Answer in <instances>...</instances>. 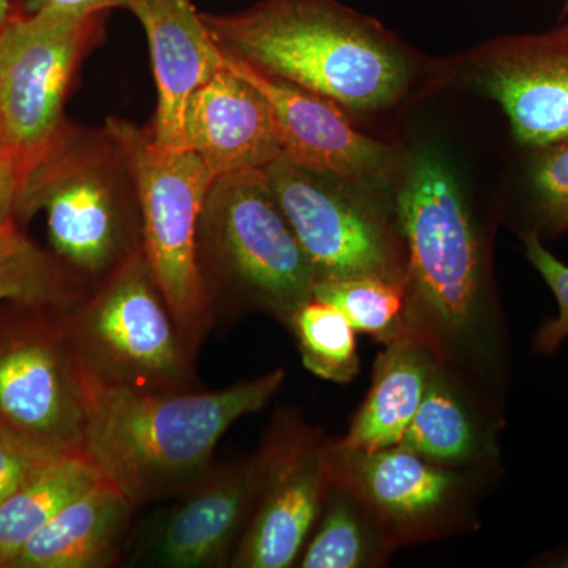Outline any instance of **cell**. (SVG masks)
<instances>
[{"label": "cell", "instance_id": "e0dca14e", "mask_svg": "<svg viewBox=\"0 0 568 568\" xmlns=\"http://www.w3.org/2000/svg\"><path fill=\"white\" fill-rule=\"evenodd\" d=\"M148 36L159 103L151 130L168 149H186L183 114L197 88L224 65V52L213 39L203 13L192 0H125Z\"/></svg>", "mask_w": 568, "mask_h": 568}, {"label": "cell", "instance_id": "ac0fdd59", "mask_svg": "<svg viewBox=\"0 0 568 568\" xmlns=\"http://www.w3.org/2000/svg\"><path fill=\"white\" fill-rule=\"evenodd\" d=\"M134 508L104 478L29 538L10 568L110 567L121 555Z\"/></svg>", "mask_w": 568, "mask_h": 568}, {"label": "cell", "instance_id": "52a82bcc", "mask_svg": "<svg viewBox=\"0 0 568 568\" xmlns=\"http://www.w3.org/2000/svg\"><path fill=\"white\" fill-rule=\"evenodd\" d=\"M106 132L132 174L142 250L186 343L197 355L215 323L197 264V224L215 179L196 153L163 148L151 130L108 119Z\"/></svg>", "mask_w": 568, "mask_h": 568}, {"label": "cell", "instance_id": "3957f363", "mask_svg": "<svg viewBox=\"0 0 568 568\" xmlns=\"http://www.w3.org/2000/svg\"><path fill=\"white\" fill-rule=\"evenodd\" d=\"M39 211L55 254L84 280L100 282L142 248L132 174L106 129L97 136L65 123L21 181L14 216Z\"/></svg>", "mask_w": 568, "mask_h": 568}, {"label": "cell", "instance_id": "7c38bea8", "mask_svg": "<svg viewBox=\"0 0 568 568\" xmlns=\"http://www.w3.org/2000/svg\"><path fill=\"white\" fill-rule=\"evenodd\" d=\"M462 67L466 80L503 108L521 148L568 138V14L549 31L477 44Z\"/></svg>", "mask_w": 568, "mask_h": 568}, {"label": "cell", "instance_id": "6da1fadb", "mask_svg": "<svg viewBox=\"0 0 568 568\" xmlns=\"http://www.w3.org/2000/svg\"><path fill=\"white\" fill-rule=\"evenodd\" d=\"M284 379L278 368L220 390L193 392L106 386L84 377L81 446L134 507L178 496L212 469L224 433L263 410Z\"/></svg>", "mask_w": 568, "mask_h": 568}, {"label": "cell", "instance_id": "4fadbf2b", "mask_svg": "<svg viewBox=\"0 0 568 568\" xmlns=\"http://www.w3.org/2000/svg\"><path fill=\"white\" fill-rule=\"evenodd\" d=\"M261 459L212 467L149 530L136 562L163 568L230 567L261 485Z\"/></svg>", "mask_w": 568, "mask_h": 568}, {"label": "cell", "instance_id": "7a4b0ae2", "mask_svg": "<svg viewBox=\"0 0 568 568\" xmlns=\"http://www.w3.org/2000/svg\"><path fill=\"white\" fill-rule=\"evenodd\" d=\"M203 18L224 54L349 112L387 110L413 81L406 44L338 0H263L239 13Z\"/></svg>", "mask_w": 568, "mask_h": 568}, {"label": "cell", "instance_id": "d4e9b609", "mask_svg": "<svg viewBox=\"0 0 568 568\" xmlns=\"http://www.w3.org/2000/svg\"><path fill=\"white\" fill-rule=\"evenodd\" d=\"M286 324L297 339L302 364L312 375L335 384L351 383L357 376V332L334 305L312 297Z\"/></svg>", "mask_w": 568, "mask_h": 568}, {"label": "cell", "instance_id": "83f0119b", "mask_svg": "<svg viewBox=\"0 0 568 568\" xmlns=\"http://www.w3.org/2000/svg\"><path fill=\"white\" fill-rule=\"evenodd\" d=\"M61 452L0 424V506L44 463Z\"/></svg>", "mask_w": 568, "mask_h": 568}, {"label": "cell", "instance_id": "8992f818", "mask_svg": "<svg viewBox=\"0 0 568 568\" xmlns=\"http://www.w3.org/2000/svg\"><path fill=\"white\" fill-rule=\"evenodd\" d=\"M82 376L115 387L189 390L196 354L138 250L63 315Z\"/></svg>", "mask_w": 568, "mask_h": 568}, {"label": "cell", "instance_id": "9a60e30c", "mask_svg": "<svg viewBox=\"0 0 568 568\" xmlns=\"http://www.w3.org/2000/svg\"><path fill=\"white\" fill-rule=\"evenodd\" d=\"M332 484L346 489L384 528L410 532L429 525L450 506L459 477L399 446L345 450L324 446Z\"/></svg>", "mask_w": 568, "mask_h": 568}, {"label": "cell", "instance_id": "44dd1931", "mask_svg": "<svg viewBox=\"0 0 568 568\" xmlns=\"http://www.w3.org/2000/svg\"><path fill=\"white\" fill-rule=\"evenodd\" d=\"M85 282L29 241L17 222L0 234V310L71 308L89 294Z\"/></svg>", "mask_w": 568, "mask_h": 568}, {"label": "cell", "instance_id": "9c48e42d", "mask_svg": "<svg viewBox=\"0 0 568 568\" xmlns=\"http://www.w3.org/2000/svg\"><path fill=\"white\" fill-rule=\"evenodd\" d=\"M67 310L17 306L0 316V424L59 450L81 446L85 425L84 377L67 338Z\"/></svg>", "mask_w": 568, "mask_h": 568}, {"label": "cell", "instance_id": "4316f807", "mask_svg": "<svg viewBox=\"0 0 568 568\" xmlns=\"http://www.w3.org/2000/svg\"><path fill=\"white\" fill-rule=\"evenodd\" d=\"M521 242L529 263L558 302V316L540 325L534 342L538 353L551 354L568 338V265L549 252L537 231H523Z\"/></svg>", "mask_w": 568, "mask_h": 568}, {"label": "cell", "instance_id": "277c9868", "mask_svg": "<svg viewBox=\"0 0 568 568\" xmlns=\"http://www.w3.org/2000/svg\"><path fill=\"white\" fill-rule=\"evenodd\" d=\"M197 264L213 315L257 308L286 324L316 284L265 170L213 181L197 224Z\"/></svg>", "mask_w": 568, "mask_h": 568}, {"label": "cell", "instance_id": "484cf974", "mask_svg": "<svg viewBox=\"0 0 568 568\" xmlns=\"http://www.w3.org/2000/svg\"><path fill=\"white\" fill-rule=\"evenodd\" d=\"M526 181L538 234L568 231V138L544 148L528 149Z\"/></svg>", "mask_w": 568, "mask_h": 568}, {"label": "cell", "instance_id": "603a6c76", "mask_svg": "<svg viewBox=\"0 0 568 568\" xmlns=\"http://www.w3.org/2000/svg\"><path fill=\"white\" fill-rule=\"evenodd\" d=\"M313 297L334 305L355 332L369 335L383 345L410 334L403 280L384 276L325 280L316 282Z\"/></svg>", "mask_w": 568, "mask_h": 568}, {"label": "cell", "instance_id": "30bf717a", "mask_svg": "<svg viewBox=\"0 0 568 568\" xmlns=\"http://www.w3.org/2000/svg\"><path fill=\"white\" fill-rule=\"evenodd\" d=\"M265 173L316 282L355 276L405 282V263L394 235L379 213L347 192L349 183L313 173L286 156L268 164Z\"/></svg>", "mask_w": 568, "mask_h": 568}, {"label": "cell", "instance_id": "f1b7e54d", "mask_svg": "<svg viewBox=\"0 0 568 568\" xmlns=\"http://www.w3.org/2000/svg\"><path fill=\"white\" fill-rule=\"evenodd\" d=\"M21 170L17 160L7 149L0 148V234L17 222L18 193L21 186Z\"/></svg>", "mask_w": 568, "mask_h": 568}, {"label": "cell", "instance_id": "5b68a950", "mask_svg": "<svg viewBox=\"0 0 568 568\" xmlns=\"http://www.w3.org/2000/svg\"><path fill=\"white\" fill-rule=\"evenodd\" d=\"M405 242L410 332L443 354L469 342L480 324L481 252L458 183L439 156L410 162L396 194Z\"/></svg>", "mask_w": 568, "mask_h": 568}, {"label": "cell", "instance_id": "d6986e66", "mask_svg": "<svg viewBox=\"0 0 568 568\" xmlns=\"http://www.w3.org/2000/svg\"><path fill=\"white\" fill-rule=\"evenodd\" d=\"M437 366L435 349L413 332L386 345L377 355L364 405L345 439L334 446L364 452L398 446Z\"/></svg>", "mask_w": 568, "mask_h": 568}, {"label": "cell", "instance_id": "d6a6232c", "mask_svg": "<svg viewBox=\"0 0 568 568\" xmlns=\"http://www.w3.org/2000/svg\"><path fill=\"white\" fill-rule=\"evenodd\" d=\"M0 568H7L6 559L0 556Z\"/></svg>", "mask_w": 568, "mask_h": 568}, {"label": "cell", "instance_id": "ffe728a7", "mask_svg": "<svg viewBox=\"0 0 568 568\" xmlns=\"http://www.w3.org/2000/svg\"><path fill=\"white\" fill-rule=\"evenodd\" d=\"M102 480L103 474L82 446L62 450L32 474L0 506V556L7 568L29 538Z\"/></svg>", "mask_w": 568, "mask_h": 568}, {"label": "cell", "instance_id": "f546056e", "mask_svg": "<svg viewBox=\"0 0 568 568\" xmlns=\"http://www.w3.org/2000/svg\"><path fill=\"white\" fill-rule=\"evenodd\" d=\"M125 0H22V11L20 13H36L44 9H80L93 11V13H104L111 9H123Z\"/></svg>", "mask_w": 568, "mask_h": 568}, {"label": "cell", "instance_id": "8fae6325", "mask_svg": "<svg viewBox=\"0 0 568 568\" xmlns=\"http://www.w3.org/2000/svg\"><path fill=\"white\" fill-rule=\"evenodd\" d=\"M275 424L257 452L260 491L230 567L294 566L332 488L324 444L315 432L291 417Z\"/></svg>", "mask_w": 568, "mask_h": 568}, {"label": "cell", "instance_id": "4dcf8cb0", "mask_svg": "<svg viewBox=\"0 0 568 568\" xmlns=\"http://www.w3.org/2000/svg\"><path fill=\"white\" fill-rule=\"evenodd\" d=\"M13 13V0H0V26Z\"/></svg>", "mask_w": 568, "mask_h": 568}, {"label": "cell", "instance_id": "ba28073f", "mask_svg": "<svg viewBox=\"0 0 568 568\" xmlns=\"http://www.w3.org/2000/svg\"><path fill=\"white\" fill-rule=\"evenodd\" d=\"M99 17L54 7L13 11L0 26V136L22 178L65 126L67 91Z\"/></svg>", "mask_w": 568, "mask_h": 568}, {"label": "cell", "instance_id": "836d02e7", "mask_svg": "<svg viewBox=\"0 0 568 568\" xmlns=\"http://www.w3.org/2000/svg\"><path fill=\"white\" fill-rule=\"evenodd\" d=\"M0 148H3V144H2V136H0Z\"/></svg>", "mask_w": 568, "mask_h": 568}, {"label": "cell", "instance_id": "2e32d148", "mask_svg": "<svg viewBox=\"0 0 568 568\" xmlns=\"http://www.w3.org/2000/svg\"><path fill=\"white\" fill-rule=\"evenodd\" d=\"M183 138L213 179L265 170L283 156L271 106L226 62L190 95Z\"/></svg>", "mask_w": 568, "mask_h": 568}, {"label": "cell", "instance_id": "e575fe53", "mask_svg": "<svg viewBox=\"0 0 568 568\" xmlns=\"http://www.w3.org/2000/svg\"><path fill=\"white\" fill-rule=\"evenodd\" d=\"M564 566H567V567H568V559L566 560V564H564Z\"/></svg>", "mask_w": 568, "mask_h": 568}, {"label": "cell", "instance_id": "7402d4cb", "mask_svg": "<svg viewBox=\"0 0 568 568\" xmlns=\"http://www.w3.org/2000/svg\"><path fill=\"white\" fill-rule=\"evenodd\" d=\"M398 446L450 469L467 465L480 452L476 420L439 366Z\"/></svg>", "mask_w": 568, "mask_h": 568}, {"label": "cell", "instance_id": "cb8c5ba5", "mask_svg": "<svg viewBox=\"0 0 568 568\" xmlns=\"http://www.w3.org/2000/svg\"><path fill=\"white\" fill-rule=\"evenodd\" d=\"M316 523L298 556V567L357 568L376 560V538L366 511L346 489L332 484Z\"/></svg>", "mask_w": 568, "mask_h": 568}, {"label": "cell", "instance_id": "1f68e13d", "mask_svg": "<svg viewBox=\"0 0 568 568\" xmlns=\"http://www.w3.org/2000/svg\"><path fill=\"white\" fill-rule=\"evenodd\" d=\"M556 2H559L560 6H562V9H560V18L567 17V14H568V0H556Z\"/></svg>", "mask_w": 568, "mask_h": 568}, {"label": "cell", "instance_id": "5bb4252c", "mask_svg": "<svg viewBox=\"0 0 568 568\" xmlns=\"http://www.w3.org/2000/svg\"><path fill=\"white\" fill-rule=\"evenodd\" d=\"M224 62L271 106L283 156L290 162L349 185L386 173L390 162L386 145L358 132L339 104L233 55L224 54Z\"/></svg>", "mask_w": 568, "mask_h": 568}]
</instances>
